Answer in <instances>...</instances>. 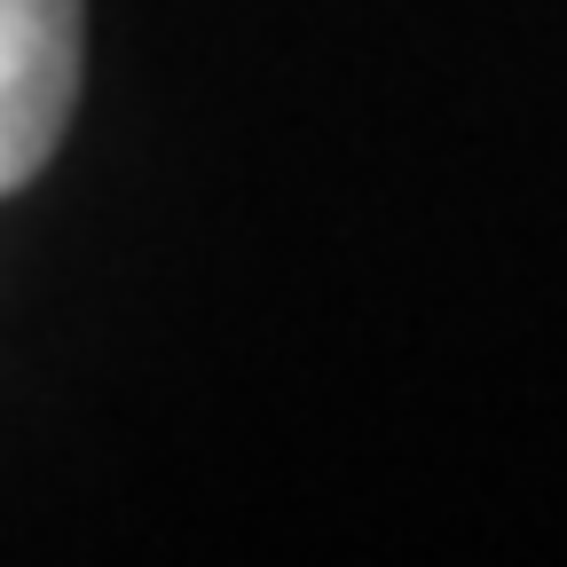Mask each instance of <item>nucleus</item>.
<instances>
[{"label":"nucleus","mask_w":567,"mask_h":567,"mask_svg":"<svg viewBox=\"0 0 567 567\" xmlns=\"http://www.w3.org/2000/svg\"><path fill=\"white\" fill-rule=\"evenodd\" d=\"M80 95V0H0V197L63 142Z\"/></svg>","instance_id":"f257e3e1"}]
</instances>
